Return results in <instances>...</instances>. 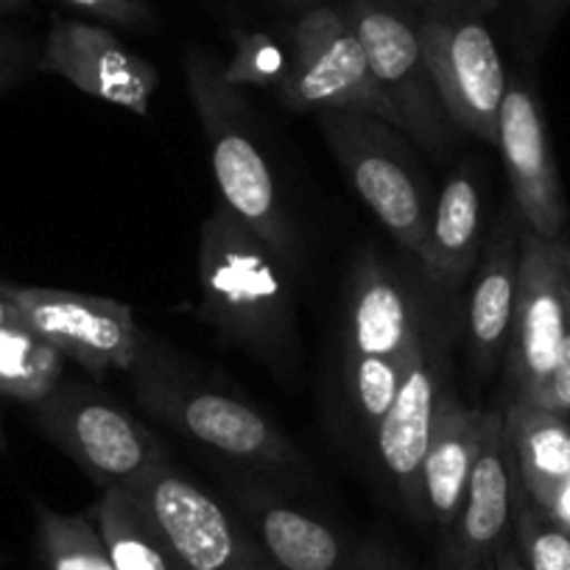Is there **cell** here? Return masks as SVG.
Wrapping results in <instances>:
<instances>
[{
    "instance_id": "13",
    "label": "cell",
    "mask_w": 570,
    "mask_h": 570,
    "mask_svg": "<svg viewBox=\"0 0 570 570\" xmlns=\"http://www.w3.org/2000/svg\"><path fill=\"white\" fill-rule=\"evenodd\" d=\"M498 149L523 227L551 244L568 240V205L548 142L546 118L534 90L520 79H509L498 120Z\"/></svg>"
},
{
    "instance_id": "10",
    "label": "cell",
    "mask_w": 570,
    "mask_h": 570,
    "mask_svg": "<svg viewBox=\"0 0 570 570\" xmlns=\"http://www.w3.org/2000/svg\"><path fill=\"white\" fill-rule=\"evenodd\" d=\"M570 299V244L542 240L540 235L520 233V277L509 333L507 366L512 400L537 403L557 364L568 322Z\"/></svg>"
},
{
    "instance_id": "2",
    "label": "cell",
    "mask_w": 570,
    "mask_h": 570,
    "mask_svg": "<svg viewBox=\"0 0 570 570\" xmlns=\"http://www.w3.org/2000/svg\"><path fill=\"white\" fill-rule=\"evenodd\" d=\"M185 81L210 146L218 199L272 246L274 255L292 268V274H299L303 249H299L297 229L285 210L272 166L263 155L261 142L255 140L244 96L202 51H188L185 57Z\"/></svg>"
},
{
    "instance_id": "8",
    "label": "cell",
    "mask_w": 570,
    "mask_h": 570,
    "mask_svg": "<svg viewBox=\"0 0 570 570\" xmlns=\"http://www.w3.org/2000/svg\"><path fill=\"white\" fill-rule=\"evenodd\" d=\"M484 14H416L422 53L448 118L459 131L498 146V120L507 98V70Z\"/></svg>"
},
{
    "instance_id": "21",
    "label": "cell",
    "mask_w": 570,
    "mask_h": 570,
    "mask_svg": "<svg viewBox=\"0 0 570 570\" xmlns=\"http://www.w3.org/2000/svg\"><path fill=\"white\" fill-rule=\"evenodd\" d=\"M481 190L464 171L442 188L431 213L428 244L420 257L422 272L442 292H459L479 263Z\"/></svg>"
},
{
    "instance_id": "7",
    "label": "cell",
    "mask_w": 570,
    "mask_h": 570,
    "mask_svg": "<svg viewBox=\"0 0 570 570\" xmlns=\"http://www.w3.org/2000/svg\"><path fill=\"white\" fill-rule=\"evenodd\" d=\"M277 96L294 112H366L394 126L342 7L316 3L294 23Z\"/></svg>"
},
{
    "instance_id": "23",
    "label": "cell",
    "mask_w": 570,
    "mask_h": 570,
    "mask_svg": "<svg viewBox=\"0 0 570 570\" xmlns=\"http://www.w3.org/2000/svg\"><path fill=\"white\" fill-rule=\"evenodd\" d=\"M65 358L23 320L0 327V394L35 409L65 381Z\"/></svg>"
},
{
    "instance_id": "17",
    "label": "cell",
    "mask_w": 570,
    "mask_h": 570,
    "mask_svg": "<svg viewBox=\"0 0 570 570\" xmlns=\"http://www.w3.org/2000/svg\"><path fill=\"white\" fill-rule=\"evenodd\" d=\"M233 512L249 529L274 570H342L350 553L316 514L261 487H233Z\"/></svg>"
},
{
    "instance_id": "1",
    "label": "cell",
    "mask_w": 570,
    "mask_h": 570,
    "mask_svg": "<svg viewBox=\"0 0 570 570\" xmlns=\"http://www.w3.org/2000/svg\"><path fill=\"white\" fill-rule=\"evenodd\" d=\"M199 316L266 364L294 350V283L272 246L222 199L199 229Z\"/></svg>"
},
{
    "instance_id": "25",
    "label": "cell",
    "mask_w": 570,
    "mask_h": 570,
    "mask_svg": "<svg viewBox=\"0 0 570 570\" xmlns=\"http://www.w3.org/2000/svg\"><path fill=\"white\" fill-rule=\"evenodd\" d=\"M512 537L529 570H570V531L553 523L520 487L514 484Z\"/></svg>"
},
{
    "instance_id": "19",
    "label": "cell",
    "mask_w": 570,
    "mask_h": 570,
    "mask_svg": "<svg viewBox=\"0 0 570 570\" xmlns=\"http://www.w3.org/2000/svg\"><path fill=\"white\" fill-rule=\"evenodd\" d=\"M487 411L464 405L456 394L442 392L434 428L422 462V523H431L442 537L451 531L468 492L470 473L479 456Z\"/></svg>"
},
{
    "instance_id": "30",
    "label": "cell",
    "mask_w": 570,
    "mask_h": 570,
    "mask_svg": "<svg viewBox=\"0 0 570 570\" xmlns=\"http://www.w3.org/2000/svg\"><path fill=\"white\" fill-rule=\"evenodd\" d=\"M392 3L411 9L414 14H434V12L487 14L490 9H495L498 0H392Z\"/></svg>"
},
{
    "instance_id": "26",
    "label": "cell",
    "mask_w": 570,
    "mask_h": 570,
    "mask_svg": "<svg viewBox=\"0 0 570 570\" xmlns=\"http://www.w3.org/2000/svg\"><path fill=\"white\" fill-rule=\"evenodd\" d=\"M288 68V51L261 31H235V53L227 68H222L224 79L233 87H277Z\"/></svg>"
},
{
    "instance_id": "20",
    "label": "cell",
    "mask_w": 570,
    "mask_h": 570,
    "mask_svg": "<svg viewBox=\"0 0 570 570\" xmlns=\"http://www.w3.org/2000/svg\"><path fill=\"white\" fill-rule=\"evenodd\" d=\"M503 428L520 487L546 512L570 479V414L509 400Z\"/></svg>"
},
{
    "instance_id": "32",
    "label": "cell",
    "mask_w": 570,
    "mask_h": 570,
    "mask_svg": "<svg viewBox=\"0 0 570 570\" xmlns=\"http://www.w3.org/2000/svg\"><path fill=\"white\" fill-rule=\"evenodd\" d=\"M487 570H529L525 568L523 557H520L518 546H514V537H509V540L498 548L492 562L487 564Z\"/></svg>"
},
{
    "instance_id": "15",
    "label": "cell",
    "mask_w": 570,
    "mask_h": 570,
    "mask_svg": "<svg viewBox=\"0 0 570 570\" xmlns=\"http://www.w3.org/2000/svg\"><path fill=\"white\" fill-rule=\"evenodd\" d=\"M425 344L409 285L375 252H361L347 283L344 361L383 358L411 364Z\"/></svg>"
},
{
    "instance_id": "27",
    "label": "cell",
    "mask_w": 570,
    "mask_h": 570,
    "mask_svg": "<svg viewBox=\"0 0 570 570\" xmlns=\"http://www.w3.org/2000/svg\"><path fill=\"white\" fill-rule=\"evenodd\" d=\"M62 3L107 26H120V29H149L157 23L149 0H62Z\"/></svg>"
},
{
    "instance_id": "35",
    "label": "cell",
    "mask_w": 570,
    "mask_h": 570,
    "mask_svg": "<svg viewBox=\"0 0 570 570\" xmlns=\"http://www.w3.org/2000/svg\"><path fill=\"white\" fill-rule=\"evenodd\" d=\"M29 0H0V12H14V9H23Z\"/></svg>"
},
{
    "instance_id": "3",
    "label": "cell",
    "mask_w": 570,
    "mask_h": 570,
    "mask_svg": "<svg viewBox=\"0 0 570 570\" xmlns=\"http://www.w3.org/2000/svg\"><path fill=\"white\" fill-rule=\"evenodd\" d=\"M131 375L140 409L196 445L257 468H303V453L261 411L202 386L174 370L155 350L142 347Z\"/></svg>"
},
{
    "instance_id": "4",
    "label": "cell",
    "mask_w": 570,
    "mask_h": 570,
    "mask_svg": "<svg viewBox=\"0 0 570 570\" xmlns=\"http://www.w3.org/2000/svg\"><path fill=\"white\" fill-rule=\"evenodd\" d=\"M342 12L364 48L394 129L431 155L445 151L459 129L448 118L428 70L416 14L392 0H344Z\"/></svg>"
},
{
    "instance_id": "36",
    "label": "cell",
    "mask_w": 570,
    "mask_h": 570,
    "mask_svg": "<svg viewBox=\"0 0 570 570\" xmlns=\"http://www.w3.org/2000/svg\"><path fill=\"white\" fill-rule=\"evenodd\" d=\"M299 3H320V0H299Z\"/></svg>"
},
{
    "instance_id": "6",
    "label": "cell",
    "mask_w": 570,
    "mask_h": 570,
    "mask_svg": "<svg viewBox=\"0 0 570 570\" xmlns=\"http://www.w3.org/2000/svg\"><path fill=\"white\" fill-rule=\"evenodd\" d=\"M320 129L372 216L420 261L434 210L400 149L397 129L366 112H322Z\"/></svg>"
},
{
    "instance_id": "16",
    "label": "cell",
    "mask_w": 570,
    "mask_h": 570,
    "mask_svg": "<svg viewBox=\"0 0 570 570\" xmlns=\"http://www.w3.org/2000/svg\"><path fill=\"white\" fill-rule=\"evenodd\" d=\"M440 381L436 353L425 344L405 372L392 409L375 428V448L383 470L397 490L403 507L416 520H425L422 514V462H425L436 403L442 394Z\"/></svg>"
},
{
    "instance_id": "14",
    "label": "cell",
    "mask_w": 570,
    "mask_h": 570,
    "mask_svg": "<svg viewBox=\"0 0 570 570\" xmlns=\"http://www.w3.org/2000/svg\"><path fill=\"white\" fill-rule=\"evenodd\" d=\"M514 484L518 470L507 442L503 411H487L468 492L451 531L442 537L440 570H487L498 548L512 537Z\"/></svg>"
},
{
    "instance_id": "29",
    "label": "cell",
    "mask_w": 570,
    "mask_h": 570,
    "mask_svg": "<svg viewBox=\"0 0 570 570\" xmlns=\"http://www.w3.org/2000/svg\"><path fill=\"white\" fill-rule=\"evenodd\" d=\"M523 9L529 35L534 37L537 46H542L570 9V0H523Z\"/></svg>"
},
{
    "instance_id": "18",
    "label": "cell",
    "mask_w": 570,
    "mask_h": 570,
    "mask_svg": "<svg viewBox=\"0 0 570 570\" xmlns=\"http://www.w3.org/2000/svg\"><path fill=\"white\" fill-rule=\"evenodd\" d=\"M520 224L507 216L492 235L484 261L479 263L473 292L468 299V361L479 381H490L503 364L520 277Z\"/></svg>"
},
{
    "instance_id": "22",
    "label": "cell",
    "mask_w": 570,
    "mask_h": 570,
    "mask_svg": "<svg viewBox=\"0 0 570 570\" xmlns=\"http://www.w3.org/2000/svg\"><path fill=\"white\" fill-rule=\"evenodd\" d=\"M90 518L115 570H183L146 503L124 487L101 490Z\"/></svg>"
},
{
    "instance_id": "33",
    "label": "cell",
    "mask_w": 570,
    "mask_h": 570,
    "mask_svg": "<svg viewBox=\"0 0 570 570\" xmlns=\"http://www.w3.org/2000/svg\"><path fill=\"white\" fill-rule=\"evenodd\" d=\"M20 314L18 308H14V303L9 299V294L3 292V279H0V327L12 325V322H18Z\"/></svg>"
},
{
    "instance_id": "28",
    "label": "cell",
    "mask_w": 570,
    "mask_h": 570,
    "mask_svg": "<svg viewBox=\"0 0 570 570\" xmlns=\"http://www.w3.org/2000/svg\"><path fill=\"white\" fill-rule=\"evenodd\" d=\"M537 405H546V409L570 414V299H568V322H564L557 364H553L551 377H548Z\"/></svg>"
},
{
    "instance_id": "5",
    "label": "cell",
    "mask_w": 570,
    "mask_h": 570,
    "mask_svg": "<svg viewBox=\"0 0 570 570\" xmlns=\"http://www.w3.org/2000/svg\"><path fill=\"white\" fill-rule=\"evenodd\" d=\"M37 428L98 490H135L163 462L160 442L107 394L81 383H59L35 409Z\"/></svg>"
},
{
    "instance_id": "24",
    "label": "cell",
    "mask_w": 570,
    "mask_h": 570,
    "mask_svg": "<svg viewBox=\"0 0 570 570\" xmlns=\"http://www.w3.org/2000/svg\"><path fill=\"white\" fill-rule=\"evenodd\" d=\"M37 551L46 570H115L90 512L65 514L35 503Z\"/></svg>"
},
{
    "instance_id": "9",
    "label": "cell",
    "mask_w": 570,
    "mask_h": 570,
    "mask_svg": "<svg viewBox=\"0 0 570 570\" xmlns=\"http://www.w3.org/2000/svg\"><path fill=\"white\" fill-rule=\"evenodd\" d=\"M183 570H274L238 514L163 462L135 487Z\"/></svg>"
},
{
    "instance_id": "34",
    "label": "cell",
    "mask_w": 570,
    "mask_h": 570,
    "mask_svg": "<svg viewBox=\"0 0 570 570\" xmlns=\"http://www.w3.org/2000/svg\"><path fill=\"white\" fill-rule=\"evenodd\" d=\"M14 65V53H12V42L7 40V37L0 35V85L7 81L9 70H12Z\"/></svg>"
},
{
    "instance_id": "12",
    "label": "cell",
    "mask_w": 570,
    "mask_h": 570,
    "mask_svg": "<svg viewBox=\"0 0 570 570\" xmlns=\"http://www.w3.org/2000/svg\"><path fill=\"white\" fill-rule=\"evenodd\" d=\"M37 68L140 118H149L160 87V73L149 59L129 51L109 29L85 20H57Z\"/></svg>"
},
{
    "instance_id": "11",
    "label": "cell",
    "mask_w": 570,
    "mask_h": 570,
    "mask_svg": "<svg viewBox=\"0 0 570 570\" xmlns=\"http://www.w3.org/2000/svg\"><path fill=\"white\" fill-rule=\"evenodd\" d=\"M3 292L31 331L96 381L115 370L131 372L146 347L135 311L118 299L14 283H3Z\"/></svg>"
},
{
    "instance_id": "31",
    "label": "cell",
    "mask_w": 570,
    "mask_h": 570,
    "mask_svg": "<svg viewBox=\"0 0 570 570\" xmlns=\"http://www.w3.org/2000/svg\"><path fill=\"white\" fill-rule=\"evenodd\" d=\"M342 570H405V568L383 546H377V542H364V546H358L353 553H350L347 564H344Z\"/></svg>"
}]
</instances>
